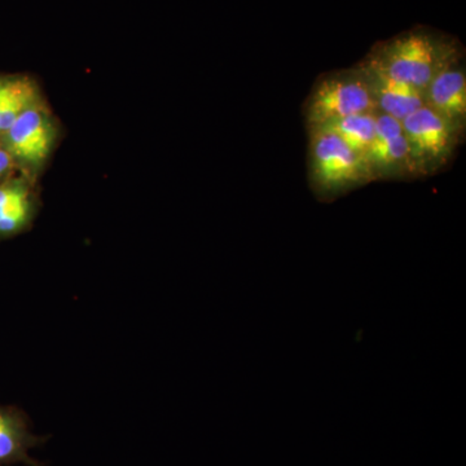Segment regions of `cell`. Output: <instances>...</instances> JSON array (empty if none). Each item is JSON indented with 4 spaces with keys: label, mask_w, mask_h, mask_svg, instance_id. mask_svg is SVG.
I'll return each instance as SVG.
<instances>
[{
    "label": "cell",
    "mask_w": 466,
    "mask_h": 466,
    "mask_svg": "<svg viewBox=\"0 0 466 466\" xmlns=\"http://www.w3.org/2000/svg\"><path fill=\"white\" fill-rule=\"evenodd\" d=\"M461 58L464 48L455 36L415 26L377 42L360 63L424 92L438 73Z\"/></svg>",
    "instance_id": "obj_1"
},
{
    "label": "cell",
    "mask_w": 466,
    "mask_h": 466,
    "mask_svg": "<svg viewBox=\"0 0 466 466\" xmlns=\"http://www.w3.org/2000/svg\"><path fill=\"white\" fill-rule=\"evenodd\" d=\"M308 179L319 201L332 202L377 182L367 157L325 127H309Z\"/></svg>",
    "instance_id": "obj_2"
},
{
    "label": "cell",
    "mask_w": 466,
    "mask_h": 466,
    "mask_svg": "<svg viewBox=\"0 0 466 466\" xmlns=\"http://www.w3.org/2000/svg\"><path fill=\"white\" fill-rule=\"evenodd\" d=\"M370 112H377L375 100L366 72L358 64L319 76L303 104L308 128Z\"/></svg>",
    "instance_id": "obj_3"
},
{
    "label": "cell",
    "mask_w": 466,
    "mask_h": 466,
    "mask_svg": "<svg viewBox=\"0 0 466 466\" xmlns=\"http://www.w3.org/2000/svg\"><path fill=\"white\" fill-rule=\"evenodd\" d=\"M417 177H431L449 167L465 128L422 106L401 121Z\"/></svg>",
    "instance_id": "obj_4"
},
{
    "label": "cell",
    "mask_w": 466,
    "mask_h": 466,
    "mask_svg": "<svg viewBox=\"0 0 466 466\" xmlns=\"http://www.w3.org/2000/svg\"><path fill=\"white\" fill-rule=\"evenodd\" d=\"M368 161L376 180L419 177L401 122L382 113L377 112L375 140Z\"/></svg>",
    "instance_id": "obj_5"
},
{
    "label": "cell",
    "mask_w": 466,
    "mask_h": 466,
    "mask_svg": "<svg viewBox=\"0 0 466 466\" xmlns=\"http://www.w3.org/2000/svg\"><path fill=\"white\" fill-rule=\"evenodd\" d=\"M2 137L12 158L38 165L50 155L56 130L50 113L38 103L18 116Z\"/></svg>",
    "instance_id": "obj_6"
},
{
    "label": "cell",
    "mask_w": 466,
    "mask_h": 466,
    "mask_svg": "<svg viewBox=\"0 0 466 466\" xmlns=\"http://www.w3.org/2000/svg\"><path fill=\"white\" fill-rule=\"evenodd\" d=\"M426 108L453 124L466 126V73L464 58L444 67L424 90Z\"/></svg>",
    "instance_id": "obj_7"
},
{
    "label": "cell",
    "mask_w": 466,
    "mask_h": 466,
    "mask_svg": "<svg viewBox=\"0 0 466 466\" xmlns=\"http://www.w3.org/2000/svg\"><path fill=\"white\" fill-rule=\"evenodd\" d=\"M41 441L18 408L0 404V466H38L32 450Z\"/></svg>",
    "instance_id": "obj_8"
},
{
    "label": "cell",
    "mask_w": 466,
    "mask_h": 466,
    "mask_svg": "<svg viewBox=\"0 0 466 466\" xmlns=\"http://www.w3.org/2000/svg\"><path fill=\"white\" fill-rule=\"evenodd\" d=\"M358 66L366 72L377 112L401 122L425 106L424 92L419 88L395 81L364 64L359 63Z\"/></svg>",
    "instance_id": "obj_9"
},
{
    "label": "cell",
    "mask_w": 466,
    "mask_h": 466,
    "mask_svg": "<svg viewBox=\"0 0 466 466\" xmlns=\"http://www.w3.org/2000/svg\"><path fill=\"white\" fill-rule=\"evenodd\" d=\"M35 82L27 76H0V137L25 112L38 104Z\"/></svg>",
    "instance_id": "obj_10"
},
{
    "label": "cell",
    "mask_w": 466,
    "mask_h": 466,
    "mask_svg": "<svg viewBox=\"0 0 466 466\" xmlns=\"http://www.w3.org/2000/svg\"><path fill=\"white\" fill-rule=\"evenodd\" d=\"M33 214L29 189L20 182L0 186V236H12L23 231Z\"/></svg>",
    "instance_id": "obj_11"
},
{
    "label": "cell",
    "mask_w": 466,
    "mask_h": 466,
    "mask_svg": "<svg viewBox=\"0 0 466 466\" xmlns=\"http://www.w3.org/2000/svg\"><path fill=\"white\" fill-rule=\"evenodd\" d=\"M376 119L377 112L361 113V115L345 116V118L337 119V121L318 126V127H325L333 131L349 147L368 158L373 140H375Z\"/></svg>",
    "instance_id": "obj_12"
},
{
    "label": "cell",
    "mask_w": 466,
    "mask_h": 466,
    "mask_svg": "<svg viewBox=\"0 0 466 466\" xmlns=\"http://www.w3.org/2000/svg\"><path fill=\"white\" fill-rule=\"evenodd\" d=\"M12 165V157L8 155L7 150L0 148V177H3Z\"/></svg>",
    "instance_id": "obj_13"
}]
</instances>
